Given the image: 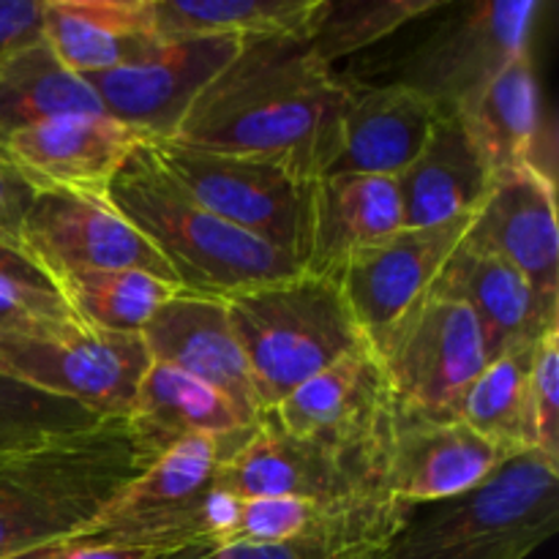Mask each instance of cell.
<instances>
[{
	"label": "cell",
	"instance_id": "8d00e7d4",
	"mask_svg": "<svg viewBox=\"0 0 559 559\" xmlns=\"http://www.w3.org/2000/svg\"><path fill=\"white\" fill-rule=\"evenodd\" d=\"M36 194V186L9 158H0V240L22 249V227Z\"/></svg>",
	"mask_w": 559,
	"mask_h": 559
},
{
	"label": "cell",
	"instance_id": "836d02e7",
	"mask_svg": "<svg viewBox=\"0 0 559 559\" xmlns=\"http://www.w3.org/2000/svg\"><path fill=\"white\" fill-rule=\"evenodd\" d=\"M527 448L559 464V322L535 342L527 380Z\"/></svg>",
	"mask_w": 559,
	"mask_h": 559
},
{
	"label": "cell",
	"instance_id": "9c48e42d",
	"mask_svg": "<svg viewBox=\"0 0 559 559\" xmlns=\"http://www.w3.org/2000/svg\"><path fill=\"white\" fill-rule=\"evenodd\" d=\"M151 366L142 336L60 328L0 336V371L52 396L82 404L98 418H126Z\"/></svg>",
	"mask_w": 559,
	"mask_h": 559
},
{
	"label": "cell",
	"instance_id": "f546056e",
	"mask_svg": "<svg viewBox=\"0 0 559 559\" xmlns=\"http://www.w3.org/2000/svg\"><path fill=\"white\" fill-rule=\"evenodd\" d=\"M533 347L497 355L467 385L451 418L462 420L480 437L519 453L527 448V380Z\"/></svg>",
	"mask_w": 559,
	"mask_h": 559
},
{
	"label": "cell",
	"instance_id": "9a60e30c",
	"mask_svg": "<svg viewBox=\"0 0 559 559\" xmlns=\"http://www.w3.org/2000/svg\"><path fill=\"white\" fill-rule=\"evenodd\" d=\"M213 486L235 497H298L314 502H355L382 495L369 467L314 442L295 440L265 418L218 462Z\"/></svg>",
	"mask_w": 559,
	"mask_h": 559
},
{
	"label": "cell",
	"instance_id": "8992f818",
	"mask_svg": "<svg viewBox=\"0 0 559 559\" xmlns=\"http://www.w3.org/2000/svg\"><path fill=\"white\" fill-rule=\"evenodd\" d=\"M540 11V0L445 3L442 20L399 58L388 82L420 93L442 115L456 112L511 60L530 52Z\"/></svg>",
	"mask_w": 559,
	"mask_h": 559
},
{
	"label": "cell",
	"instance_id": "277c9868",
	"mask_svg": "<svg viewBox=\"0 0 559 559\" xmlns=\"http://www.w3.org/2000/svg\"><path fill=\"white\" fill-rule=\"evenodd\" d=\"M559 527V464L519 451L469 491L413 508L382 559H527Z\"/></svg>",
	"mask_w": 559,
	"mask_h": 559
},
{
	"label": "cell",
	"instance_id": "d590c367",
	"mask_svg": "<svg viewBox=\"0 0 559 559\" xmlns=\"http://www.w3.org/2000/svg\"><path fill=\"white\" fill-rule=\"evenodd\" d=\"M202 555H207V549H197V546L173 549V546L123 544V540L69 538L14 559H194Z\"/></svg>",
	"mask_w": 559,
	"mask_h": 559
},
{
	"label": "cell",
	"instance_id": "ac0fdd59",
	"mask_svg": "<svg viewBox=\"0 0 559 559\" xmlns=\"http://www.w3.org/2000/svg\"><path fill=\"white\" fill-rule=\"evenodd\" d=\"M145 142L109 115H66L9 134L5 153L36 191L107 194L115 173Z\"/></svg>",
	"mask_w": 559,
	"mask_h": 559
},
{
	"label": "cell",
	"instance_id": "f1b7e54d",
	"mask_svg": "<svg viewBox=\"0 0 559 559\" xmlns=\"http://www.w3.org/2000/svg\"><path fill=\"white\" fill-rule=\"evenodd\" d=\"M55 284L80 325L118 336H140L151 317L180 293L178 284L142 271H80Z\"/></svg>",
	"mask_w": 559,
	"mask_h": 559
},
{
	"label": "cell",
	"instance_id": "83f0119b",
	"mask_svg": "<svg viewBox=\"0 0 559 559\" xmlns=\"http://www.w3.org/2000/svg\"><path fill=\"white\" fill-rule=\"evenodd\" d=\"M66 115H104L85 80L66 69L41 36L0 60V134Z\"/></svg>",
	"mask_w": 559,
	"mask_h": 559
},
{
	"label": "cell",
	"instance_id": "e0dca14e",
	"mask_svg": "<svg viewBox=\"0 0 559 559\" xmlns=\"http://www.w3.org/2000/svg\"><path fill=\"white\" fill-rule=\"evenodd\" d=\"M464 243L506 260L540 298L559 304L557 183L551 169L533 164L495 180Z\"/></svg>",
	"mask_w": 559,
	"mask_h": 559
},
{
	"label": "cell",
	"instance_id": "1f68e13d",
	"mask_svg": "<svg viewBox=\"0 0 559 559\" xmlns=\"http://www.w3.org/2000/svg\"><path fill=\"white\" fill-rule=\"evenodd\" d=\"M98 415L0 371V456L96 426Z\"/></svg>",
	"mask_w": 559,
	"mask_h": 559
},
{
	"label": "cell",
	"instance_id": "7402d4cb",
	"mask_svg": "<svg viewBox=\"0 0 559 559\" xmlns=\"http://www.w3.org/2000/svg\"><path fill=\"white\" fill-rule=\"evenodd\" d=\"M41 38L80 76L136 63L162 47L153 0H44Z\"/></svg>",
	"mask_w": 559,
	"mask_h": 559
},
{
	"label": "cell",
	"instance_id": "f35d334b",
	"mask_svg": "<svg viewBox=\"0 0 559 559\" xmlns=\"http://www.w3.org/2000/svg\"><path fill=\"white\" fill-rule=\"evenodd\" d=\"M0 282L14 284L27 293L47 295V298H63L49 273L27 251L5 243V240H0Z\"/></svg>",
	"mask_w": 559,
	"mask_h": 559
},
{
	"label": "cell",
	"instance_id": "d6a6232c",
	"mask_svg": "<svg viewBox=\"0 0 559 559\" xmlns=\"http://www.w3.org/2000/svg\"><path fill=\"white\" fill-rule=\"evenodd\" d=\"M407 516L355 524V527L317 533L287 544H229L194 559H382V551L402 530Z\"/></svg>",
	"mask_w": 559,
	"mask_h": 559
},
{
	"label": "cell",
	"instance_id": "ab89813d",
	"mask_svg": "<svg viewBox=\"0 0 559 559\" xmlns=\"http://www.w3.org/2000/svg\"><path fill=\"white\" fill-rule=\"evenodd\" d=\"M0 158H9V153H5V136L0 134Z\"/></svg>",
	"mask_w": 559,
	"mask_h": 559
},
{
	"label": "cell",
	"instance_id": "2e32d148",
	"mask_svg": "<svg viewBox=\"0 0 559 559\" xmlns=\"http://www.w3.org/2000/svg\"><path fill=\"white\" fill-rule=\"evenodd\" d=\"M246 435H197L169 445L76 538L123 540V544L173 546V549H180V544L175 540V522H178L180 513L189 511L211 489L218 462Z\"/></svg>",
	"mask_w": 559,
	"mask_h": 559
},
{
	"label": "cell",
	"instance_id": "52a82bcc",
	"mask_svg": "<svg viewBox=\"0 0 559 559\" xmlns=\"http://www.w3.org/2000/svg\"><path fill=\"white\" fill-rule=\"evenodd\" d=\"M371 353L385 371L396 409L424 415H451L489 364L473 309L437 282Z\"/></svg>",
	"mask_w": 559,
	"mask_h": 559
},
{
	"label": "cell",
	"instance_id": "d4e9b609",
	"mask_svg": "<svg viewBox=\"0 0 559 559\" xmlns=\"http://www.w3.org/2000/svg\"><path fill=\"white\" fill-rule=\"evenodd\" d=\"M456 115L491 183L522 167H544L538 158L540 87L530 52L511 60L484 91L459 107Z\"/></svg>",
	"mask_w": 559,
	"mask_h": 559
},
{
	"label": "cell",
	"instance_id": "44dd1931",
	"mask_svg": "<svg viewBox=\"0 0 559 559\" xmlns=\"http://www.w3.org/2000/svg\"><path fill=\"white\" fill-rule=\"evenodd\" d=\"M440 109L396 82L355 87L338 126V147L328 175L396 178L424 153Z\"/></svg>",
	"mask_w": 559,
	"mask_h": 559
},
{
	"label": "cell",
	"instance_id": "7a4b0ae2",
	"mask_svg": "<svg viewBox=\"0 0 559 559\" xmlns=\"http://www.w3.org/2000/svg\"><path fill=\"white\" fill-rule=\"evenodd\" d=\"M156 456L129 415L0 456V559L82 535Z\"/></svg>",
	"mask_w": 559,
	"mask_h": 559
},
{
	"label": "cell",
	"instance_id": "484cf974",
	"mask_svg": "<svg viewBox=\"0 0 559 559\" xmlns=\"http://www.w3.org/2000/svg\"><path fill=\"white\" fill-rule=\"evenodd\" d=\"M129 418L158 453L186 437H240L257 426L216 388L158 360L147 366Z\"/></svg>",
	"mask_w": 559,
	"mask_h": 559
},
{
	"label": "cell",
	"instance_id": "8fae6325",
	"mask_svg": "<svg viewBox=\"0 0 559 559\" xmlns=\"http://www.w3.org/2000/svg\"><path fill=\"white\" fill-rule=\"evenodd\" d=\"M243 44L233 36L173 38L136 63L82 80L96 93L104 115L131 126L147 142H169L202 91L238 58Z\"/></svg>",
	"mask_w": 559,
	"mask_h": 559
},
{
	"label": "cell",
	"instance_id": "6da1fadb",
	"mask_svg": "<svg viewBox=\"0 0 559 559\" xmlns=\"http://www.w3.org/2000/svg\"><path fill=\"white\" fill-rule=\"evenodd\" d=\"M355 85L298 38H254L202 91L175 140L262 158L304 180L331 167Z\"/></svg>",
	"mask_w": 559,
	"mask_h": 559
},
{
	"label": "cell",
	"instance_id": "ffe728a7",
	"mask_svg": "<svg viewBox=\"0 0 559 559\" xmlns=\"http://www.w3.org/2000/svg\"><path fill=\"white\" fill-rule=\"evenodd\" d=\"M402 227L396 178L385 175L317 178L311 183L304 271L336 282L360 251L382 243Z\"/></svg>",
	"mask_w": 559,
	"mask_h": 559
},
{
	"label": "cell",
	"instance_id": "7c38bea8",
	"mask_svg": "<svg viewBox=\"0 0 559 559\" xmlns=\"http://www.w3.org/2000/svg\"><path fill=\"white\" fill-rule=\"evenodd\" d=\"M22 249L58 282L80 271H142L178 284L151 240L93 191H38L22 227Z\"/></svg>",
	"mask_w": 559,
	"mask_h": 559
},
{
	"label": "cell",
	"instance_id": "cb8c5ba5",
	"mask_svg": "<svg viewBox=\"0 0 559 559\" xmlns=\"http://www.w3.org/2000/svg\"><path fill=\"white\" fill-rule=\"evenodd\" d=\"M404 227H437L480 207L491 178L456 112L440 115L424 153L396 175Z\"/></svg>",
	"mask_w": 559,
	"mask_h": 559
},
{
	"label": "cell",
	"instance_id": "4fadbf2b",
	"mask_svg": "<svg viewBox=\"0 0 559 559\" xmlns=\"http://www.w3.org/2000/svg\"><path fill=\"white\" fill-rule=\"evenodd\" d=\"M473 216L467 213L437 227H402L344 267L336 284L369 349L435 287L453 251L462 246Z\"/></svg>",
	"mask_w": 559,
	"mask_h": 559
},
{
	"label": "cell",
	"instance_id": "4316f807",
	"mask_svg": "<svg viewBox=\"0 0 559 559\" xmlns=\"http://www.w3.org/2000/svg\"><path fill=\"white\" fill-rule=\"evenodd\" d=\"M325 0H153L162 41L194 36L309 41Z\"/></svg>",
	"mask_w": 559,
	"mask_h": 559
},
{
	"label": "cell",
	"instance_id": "603a6c76",
	"mask_svg": "<svg viewBox=\"0 0 559 559\" xmlns=\"http://www.w3.org/2000/svg\"><path fill=\"white\" fill-rule=\"evenodd\" d=\"M437 284L451 289L473 309L489 360L513 349L533 347L546 328L559 322V304L540 298L527 278L506 260L473 249L464 240Z\"/></svg>",
	"mask_w": 559,
	"mask_h": 559
},
{
	"label": "cell",
	"instance_id": "3957f363",
	"mask_svg": "<svg viewBox=\"0 0 559 559\" xmlns=\"http://www.w3.org/2000/svg\"><path fill=\"white\" fill-rule=\"evenodd\" d=\"M107 194L173 267L183 293L229 300L304 271L295 257L233 227L197 202L164 169L153 142L126 158Z\"/></svg>",
	"mask_w": 559,
	"mask_h": 559
},
{
	"label": "cell",
	"instance_id": "5b68a950",
	"mask_svg": "<svg viewBox=\"0 0 559 559\" xmlns=\"http://www.w3.org/2000/svg\"><path fill=\"white\" fill-rule=\"evenodd\" d=\"M224 304L262 415L344 355L369 347L333 278L300 271Z\"/></svg>",
	"mask_w": 559,
	"mask_h": 559
},
{
	"label": "cell",
	"instance_id": "30bf717a",
	"mask_svg": "<svg viewBox=\"0 0 559 559\" xmlns=\"http://www.w3.org/2000/svg\"><path fill=\"white\" fill-rule=\"evenodd\" d=\"M262 418L295 440L369 467L380 480V462L396 418L388 377L369 347L344 355L289 393Z\"/></svg>",
	"mask_w": 559,
	"mask_h": 559
},
{
	"label": "cell",
	"instance_id": "74e56055",
	"mask_svg": "<svg viewBox=\"0 0 559 559\" xmlns=\"http://www.w3.org/2000/svg\"><path fill=\"white\" fill-rule=\"evenodd\" d=\"M44 0H0V60L41 36Z\"/></svg>",
	"mask_w": 559,
	"mask_h": 559
},
{
	"label": "cell",
	"instance_id": "4dcf8cb0",
	"mask_svg": "<svg viewBox=\"0 0 559 559\" xmlns=\"http://www.w3.org/2000/svg\"><path fill=\"white\" fill-rule=\"evenodd\" d=\"M448 0H325L309 49L333 66L338 58L391 38L409 22L437 14Z\"/></svg>",
	"mask_w": 559,
	"mask_h": 559
},
{
	"label": "cell",
	"instance_id": "d6986e66",
	"mask_svg": "<svg viewBox=\"0 0 559 559\" xmlns=\"http://www.w3.org/2000/svg\"><path fill=\"white\" fill-rule=\"evenodd\" d=\"M151 360L175 366L216 388L235 407L260 424L262 409L251 388L249 364L229 322L227 304L191 293H175L142 328Z\"/></svg>",
	"mask_w": 559,
	"mask_h": 559
},
{
	"label": "cell",
	"instance_id": "ba28073f",
	"mask_svg": "<svg viewBox=\"0 0 559 559\" xmlns=\"http://www.w3.org/2000/svg\"><path fill=\"white\" fill-rule=\"evenodd\" d=\"M169 175L233 227L276 246L304 265L311 183L273 162L202 151L180 142H153Z\"/></svg>",
	"mask_w": 559,
	"mask_h": 559
},
{
	"label": "cell",
	"instance_id": "e575fe53",
	"mask_svg": "<svg viewBox=\"0 0 559 559\" xmlns=\"http://www.w3.org/2000/svg\"><path fill=\"white\" fill-rule=\"evenodd\" d=\"M80 325L63 298L27 293L0 282V336H31Z\"/></svg>",
	"mask_w": 559,
	"mask_h": 559
},
{
	"label": "cell",
	"instance_id": "5bb4252c",
	"mask_svg": "<svg viewBox=\"0 0 559 559\" xmlns=\"http://www.w3.org/2000/svg\"><path fill=\"white\" fill-rule=\"evenodd\" d=\"M513 453L451 415L396 409L380 462V491L407 508L469 491Z\"/></svg>",
	"mask_w": 559,
	"mask_h": 559
}]
</instances>
